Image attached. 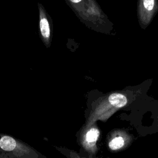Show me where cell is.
I'll return each mask as SVG.
<instances>
[{"instance_id": "52a82bcc", "label": "cell", "mask_w": 158, "mask_h": 158, "mask_svg": "<svg viewBox=\"0 0 158 158\" xmlns=\"http://www.w3.org/2000/svg\"><path fill=\"white\" fill-rule=\"evenodd\" d=\"M147 118L151 120V123L145 125L138 131L140 135L153 134L158 132V107L151 110L150 116Z\"/></svg>"}, {"instance_id": "8992f818", "label": "cell", "mask_w": 158, "mask_h": 158, "mask_svg": "<svg viewBox=\"0 0 158 158\" xmlns=\"http://www.w3.org/2000/svg\"><path fill=\"white\" fill-rule=\"evenodd\" d=\"M158 10L157 0H138V16L140 25L146 27Z\"/></svg>"}, {"instance_id": "3957f363", "label": "cell", "mask_w": 158, "mask_h": 158, "mask_svg": "<svg viewBox=\"0 0 158 158\" xmlns=\"http://www.w3.org/2000/svg\"><path fill=\"white\" fill-rule=\"evenodd\" d=\"M100 136V130L97 122L88 126H82L77 133L78 144L82 152L89 156H96L98 151V141Z\"/></svg>"}, {"instance_id": "277c9868", "label": "cell", "mask_w": 158, "mask_h": 158, "mask_svg": "<svg viewBox=\"0 0 158 158\" xmlns=\"http://www.w3.org/2000/svg\"><path fill=\"white\" fill-rule=\"evenodd\" d=\"M135 139L133 134L125 128H115L109 132L106 138L108 149L118 152L129 148Z\"/></svg>"}, {"instance_id": "ba28073f", "label": "cell", "mask_w": 158, "mask_h": 158, "mask_svg": "<svg viewBox=\"0 0 158 158\" xmlns=\"http://www.w3.org/2000/svg\"><path fill=\"white\" fill-rule=\"evenodd\" d=\"M55 148L67 158H98L96 156H89L84 152H78L65 147L54 146Z\"/></svg>"}, {"instance_id": "5b68a950", "label": "cell", "mask_w": 158, "mask_h": 158, "mask_svg": "<svg viewBox=\"0 0 158 158\" xmlns=\"http://www.w3.org/2000/svg\"><path fill=\"white\" fill-rule=\"evenodd\" d=\"M39 11L38 18V32L39 36L43 44L49 48L51 46L52 33L53 25L51 16L48 14L44 7L40 2L38 3Z\"/></svg>"}, {"instance_id": "7a4b0ae2", "label": "cell", "mask_w": 158, "mask_h": 158, "mask_svg": "<svg viewBox=\"0 0 158 158\" xmlns=\"http://www.w3.org/2000/svg\"><path fill=\"white\" fill-rule=\"evenodd\" d=\"M0 149L10 154L14 158H39L35 149L12 136L0 133Z\"/></svg>"}, {"instance_id": "6da1fadb", "label": "cell", "mask_w": 158, "mask_h": 158, "mask_svg": "<svg viewBox=\"0 0 158 158\" xmlns=\"http://www.w3.org/2000/svg\"><path fill=\"white\" fill-rule=\"evenodd\" d=\"M139 95L133 92L116 91L104 95L93 101L85 112L86 127L98 121L106 122L120 109H128L133 104H138Z\"/></svg>"}]
</instances>
